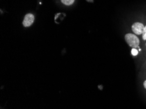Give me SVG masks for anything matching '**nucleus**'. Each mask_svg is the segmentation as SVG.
<instances>
[{
    "label": "nucleus",
    "mask_w": 146,
    "mask_h": 109,
    "mask_svg": "<svg viewBox=\"0 0 146 109\" xmlns=\"http://www.w3.org/2000/svg\"><path fill=\"white\" fill-rule=\"evenodd\" d=\"M125 40L126 43L132 48H138L141 43L140 39H139L138 35H135L134 33H127L125 35Z\"/></svg>",
    "instance_id": "1"
},
{
    "label": "nucleus",
    "mask_w": 146,
    "mask_h": 109,
    "mask_svg": "<svg viewBox=\"0 0 146 109\" xmlns=\"http://www.w3.org/2000/svg\"><path fill=\"white\" fill-rule=\"evenodd\" d=\"M145 25L142 22H136L132 24L131 26V30L133 33L136 35H141L144 30Z\"/></svg>",
    "instance_id": "2"
},
{
    "label": "nucleus",
    "mask_w": 146,
    "mask_h": 109,
    "mask_svg": "<svg viewBox=\"0 0 146 109\" xmlns=\"http://www.w3.org/2000/svg\"><path fill=\"white\" fill-rule=\"evenodd\" d=\"M35 20L34 15L32 14V13H28L25 15V17L24 18L23 24L24 27L27 28L30 27V26L32 25V24L34 23Z\"/></svg>",
    "instance_id": "3"
},
{
    "label": "nucleus",
    "mask_w": 146,
    "mask_h": 109,
    "mask_svg": "<svg viewBox=\"0 0 146 109\" xmlns=\"http://www.w3.org/2000/svg\"><path fill=\"white\" fill-rule=\"evenodd\" d=\"M141 41L143 42V44H144L146 42V24L145 25L144 30H143L142 35H141Z\"/></svg>",
    "instance_id": "4"
},
{
    "label": "nucleus",
    "mask_w": 146,
    "mask_h": 109,
    "mask_svg": "<svg viewBox=\"0 0 146 109\" xmlns=\"http://www.w3.org/2000/svg\"><path fill=\"white\" fill-rule=\"evenodd\" d=\"M61 1L65 5H71L74 3L75 0H61Z\"/></svg>",
    "instance_id": "5"
},
{
    "label": "nucleus",
    "mask_w": 146,
    "mask_h": 109,
    "mask_svg": "<svg viewBox=\"0 0 146 109\" xmlns=\"http://www.w3.org/2000/svg\"><path fill=\"white\" fill-rule=\"evenodd\" d=\"M131 53L133 55H137L138 54V50L136 49V48H132V50H131Z\"/></svg>",
    "instance_id": "6"
},
{
    "label": "nucleus",
    "mask_w": 146,
    "mask_h": 109,
    "mask_svg": "<svg viewBox=\"0 0 146 109\" xmlns=\"http://www.w3.org/2000/svg\"><path fill=\"white\" fill-rule=\"evenodd\" d=\"M143 88H144L145 90H146V79L143 82Z\"/></svg>",
    "instance_id": "7"
},
{
    "label": "nucleus",
    "mask_w": 146,
    "mask_h": 109,
    "mask_svg": "<svg viewBox=\"0 0 146 109\" xmlns=\"http://www.w3.org/2000/svg\"><path fill=\"white\" fill-rule=\"evenodd\" d=\"M86 1L88 2H90V3H92L94 1V0H86Z\"/></svg>",
    "instance_id": "8"
},
{
    "label": "nucleus",
    "mask_w": 146,
    "mask_h": 109,
    "mask_svg": "<svg viewBox=\"0 0 146 109\" xmlns=\"http://www.w3.org/2000/svg\"><path fill=\"white\" fill-rule=\"evenodd\" d=\"M143 46H144V48H145V50L146 51V42L145 43V44H143Z\"/></svg>",
    "instance_id": "9"
},
{
    "label": "nucleus",
    "mask_w": 146,
    "mask_h": 109,
    "mask_svg": "<svg viewBox=\"0 0 146 109\" xmlns=\"http://www.w3.org/2000/svg\"><path fill=\"white\" fill-rule=\"evenodd\" d=\"M145 66H146V61H145Z\"/></svg>",
    "instance_id": "10"
}]
</instances>
